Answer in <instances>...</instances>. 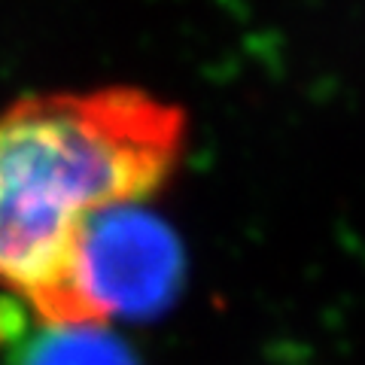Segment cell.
I'll return each instance as SVG.
<instances>
[{
    "instance_id": "3957f363",
    "label": "cell",
    "mask_w": 365,
    "mask_h": 365,
    "mask_svg": "<svg viewBox=\"0 0 365 365\" xmlns=\"http://www.w3.org/2000/svg\"><path fill=\"white\" fill-rule=\"evenodd\" d=\"M0 356L6 365H140L104 323L28 319L13 302H0Z\"/></svg>"
},
{
    "instance_id": "6da1fadb",
    "label": "cell",
    "mask_w": 365,
    "mask_h": 365,
    "mask_svg": "<svg viewBox=\"0 0 365 365\" xmlns=\"http://www.w3.org/2000/svg\"><path fill=\"white\" fill-rule=\"evenodd\" d=\"M186 146L177 104L131 86L52 91L0 113V287L46 323H95L76 287L88 213L143 201Z\"/></svg>"
},
{
    "instance_id": "7a4b0ae2",
    "label": "cell",
    "mask_w": 365,
    "mask_h": 365,
    "mask_svg": "<svg viewBox=\"0 0 365 365\" xmlns=\"http://www.w3.org/2000/svg\"><path fill=\"white\" fill-rule=\"evenodd\" d=\"M186 280L177 232L140 201L88 213L76 247V287L88 317L146 319L165 314Z\"/></svg>"
}]
</instances>
